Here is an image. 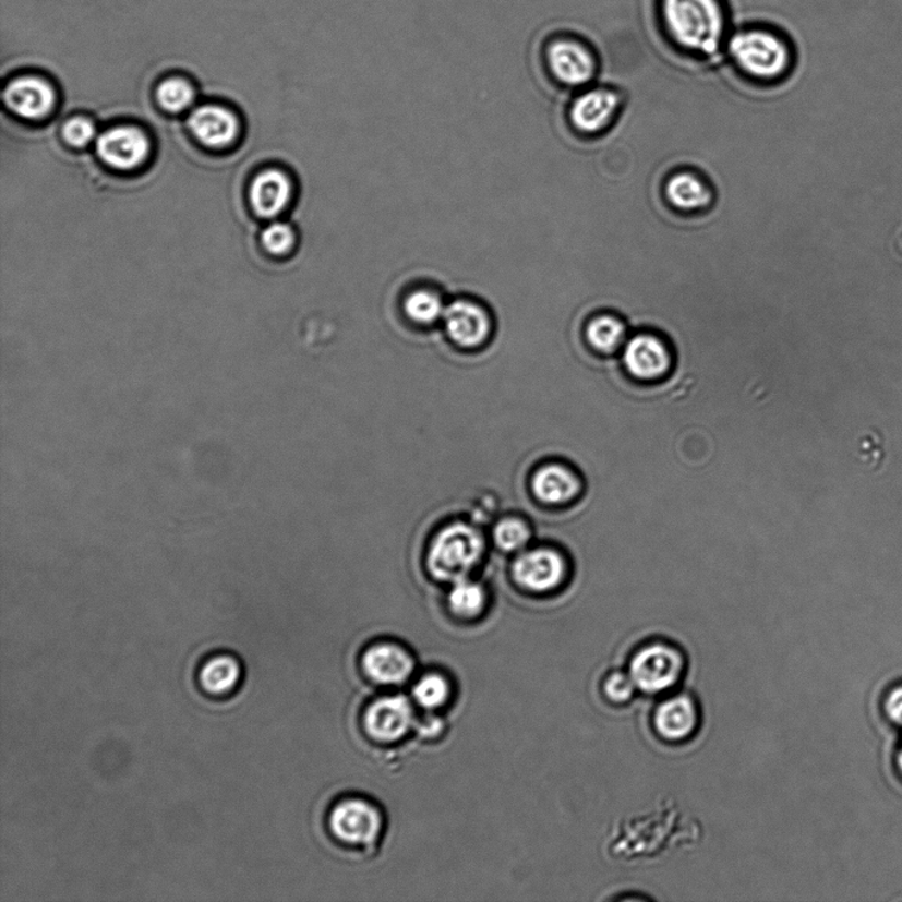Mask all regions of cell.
Returning a JSON list of instances; mask_svg holds the SVG:
<instances>
[{"label":"cell","instance_id":"6da1fadb","mask_svg":"<svg viewBox=\"0 0 902 902\" xmlns=\"http://www.w3.org/2000/svg\"><path fill=\"white\" fill-rule=\"evenodd\" d=\"M658 36L669 48L695 59H713L730 39L729 0H651Z\"/></svg>","mask_w":902,"mask_h":902},{"label":"cell","instance_id":"7a4b0ae2","mask_svg":"<svg viewBox=\"0 0 902 902\" xmlns=\"http://www.w3.org/2000/svg\"><path fill=\"white\" fill-rule=\"evenodd\" d=\"M780 27L755 22L732 29L724 51L738 71L756 80H777L791 69L793 46Z\"/></svg>","mask_w":902,"mask_h":902},{"label":"cell","instance_id":"3957f363","mask_svg":"<svg viewBox=\"0 0 902 902\" xmlns=\"http://www.w3.org/2000/svg\"><path fill=\"white\" fill-rule=\"evenodd\" d=\"M486 553L484 534L474 525L456 521L438 530L430 543L425 568L437 581L468 579Z\"/></svg>","mask_w":902,"mask_h":902},{"label":"cell","instance_id":"277c9868","mask_svg":"<svg viewBox=\"0 0 902 902\" xmlns=\"http://www.w3.org/2000/svg\"><path fill=\"white\" fill-rule=\"evenodd\" d=\"M687 660L675 644L654 640L641 645L632 654L628 673L637 690L661 695L674 690L685 678Z\"/></svg>","mask_w":902,"mask_h":902},{"label":"cell","instance_id":"5b68a950","mask_svg":"<svg viewBox=\"0 0 902 902\" xmlns=\"http://www.w3.org/2000/svg\"><path fill=\"white\" fill-rule=\"evenodd\" d=\"M544 60L553 76L566 86H582L597 76L599 60L592 43L572 33L557 34L546 43Z\"/></svg>","mask_w":902,"mask_h":902},{"label":"cell","instance_id":"8992f818","mask_svg":"<svg viewBox=\"0 0 902 902\" xmlns=\"http://www.w3.org/2000/svg\"><path fill=\"white\" fill-rule=\"evenodd\" d=\"M568 562L560 550L536 548L519 554L512 565L513 580L531 593L546 594L568 578Z\"/></svg>","mask_w":902,"mask_h":902},{"label":"cell","instance_id":"52a82bcc","mask_svg":"<svg viewBox=\"0 0 902 902\" xmlns=\"http://www.w3.org/2000/svg\"><path fill=\"white\" fill-rule=\"evenodd\" d=\"M701 713L698 700L688 693L670 695L657 705L653 729L669 744L690 742L698 734Z\"/></svg>","mask_w":902,"mask_h":902},{"label":"cell","instance_id":"ba28073f","mask_svg":"<svg viewBox=\"0 0 902 902\" xmlns=\"http://www.w3.org/2000/svg\"><path fill=\"white\" fill-rule=\"evenodd\" d=\"M330 829L342 842L371 844L381 834L382 819L380 813L366 802L350 799L332 811Z\"/></svg>","mask_w":902,"mask_h":902},{"label":"cell","instance_id":"9c48e42d","mask_svg":"<svg viewBox=\"0 0 902 902\" xmlns=\"http://www.w3.org/2000/svg\"><path fill=\"white\" fill-rule=\"evenodd\" d=\"M530 491L542 505L565 506L580 497L582 481L573 468L561 462H549L531 474Z\"/></svg>","mask_w":902,"mask_h":902},{"label":"cell","instance_id":"30bf717a","mask_svg":"<svg viewBox=\"0 0 902 902\" xmlns=\"http://www.w3.org/2000/svg\"><path fill=\"white\" fill-rule=\"evenodd\" d=\"M623 360L626 372L642 382L660 381L672 368L665 344L651 335H638L626 342Z\"/></svg>","mask_w":902,"mask_h":902},{"label":"cell","instance_id":"8fae6325","mask_svg":"<svg viewBox=\"0 0 902 902\" xmlns=\"http://www.w3.org/2000/svg\"><path fill=\"white\" fill-rule=\"evenodd\" d=\"M443 318L450 340L461 348H478L491 334V321L486 312L466 300H457L446 306Z\"/></svg>","mask_w":902,"mask_h":902},{"label":"cell","instance_id":"7c38bea8","mask_svg":"<svg viewBox=\"0 0 902 902\" xmlns=\"http://www.w3.org/2000/svg\"><path fill=\"white\" fill-rule=\"evenodd\" d=\"M97 152L105 163L118 169L141 166L149 153L146 135L134 128H116L98 137Z\"/></svg>","mask_w":902,"mask_h":902},{"label":"cell","instance_id":"4fadbf2b","mask_svg":"<svg viewBox=\"0 0 902 902\" xmlns=\"http://www.w3.org/2000/svg\"><path fill=\"white\" fill-rule=\"evenodd\" d=\"M4 103L17 116L39 119L52 111L55 92L52 86L40 77H21L5 87Z\"/></svg>","mask_w":902,"mask_h":902},{"label":"cell","instance_id":"5bb4252c","mask_svg":"<svg viewBox=\"0 0 902 902\" xmlns=\"http://www.w3.org/2000/svg\"><path fill=\"white\" fill-rule=\"evenodd\" d=\"M366 730L380 742L392 743L402 738L412 724V710L402 697L375 701L365 718Z\"/></svg>","mask_w":902,"mask_h":902},{"label":"cell","instance_id":"9a60e30c","mask_svg":"<svg viewBox=\"0 0 902 902\" xmlns=\"http://www.w3.org/2000/svg\"><path fill=\"white\" fill-rule=\"evenodd\" d=\"M363 668L378 684L400 685L410 678L413 661L407 651L396 645H378L366 651Z\"/></svg>","mask_w":902,"mask_h":902},{"label":"cell","instance_id":"2e32d148","mask_svg":"<svg viewBox=\"0 0 902 902\" xmlns=\"http://www.w3.org/2000/svg\"><path fill=\"white\" fill-rule=\"evenodd\" d=\"M618 104L620 98L615 92L610 89L588 91L576 98L573 105V123L585 133H598L611 122Z\"/></svg>","mask_w":902,"mask_h":902},{"label":"cell","instance_id":"e0dca14e","mask_svg":"<svg viewBox=\"0 0 902 902\" xmlns=\"http://www.w3.org/2000/svg\"><path fill=\"white\" fill-rule=\"evenodd\" d=\"M190 129L205 146L218 148L233 142L238 123L229 110L218 106H203L192 112Z\"/></svg>","mask_w":902,"mask_h":902},{"label":"cell","instance_id":"ac0fdd59","mask_svg":"<svg viewBox=\"0 0 902 902\" xmlns=\"http://www.w3.org/2000/svg\"><path fill=\"white\" fill-rule=\"evenodd\" d=\"M242 675L241 661L236 656L219 653L208 658L200 668L199 685L209 697H228L240 686Z\"/></svg>","mask_w":902,"mask_h":902},{"label":"cell","instance_id":"d6986e66","mask_svg":"<svg viewBox=\"0 0 902 902\" xmlns=\"http://www.w3.org/2000/svg\"><path fill=\"white\" fill-rule=\"evenodd\" d=\"M292 185L290 179L278 169H268L256 177L252 185V203L262 217H275L290 202Z\"/></svg>","mask_w":902,"mask_h":902},{"label":"cell","instance_id":"ffe728a7","mask_svg":"<svg viewBox=\"0 0 902 902\" xmlns=\"http://www.w3.org/2000/svg\"><path fill=\"white\" fill-rule=\"evenodd\" d=\"M669 202L681 211H698L711 202V193L690 173L675 175L666 187Z\"/></svg>","mask_w":902,"mask_h":902},{"label":"cell","instance_id":"44dd1931","mask_svg":"<svg viewBox=\"0 0 902 902\" xmlns=\"http://www.w3.org/2000/svg\"><path fill=\"white\" fill-rule=\"evenodd\" d=\"M485 587L469 579L456 581L448 593L450 612L462 618H474L484 612L486 606Z\"/></svg>","mask_w":902,"mask_h":902},{"label":"cell","instance_id":"7402d4cb","mask_svg":"<svg viewBox=\"0 0 902 902\" xmlns=\"http://www.w3.org/2000/svg\"><path fill=\"white\" fill-rule=\"evenodd\" d=\"M625 335L624 324L611 316L594 318L587 328L588 342L604 354L616 353L624 346Z\"/></svg>","mask_w":902,"mask_h":902},{"label":"cell","instance_id":"603a6c76","mask_svg":"<svg viewBox=\"0 0 902 902\" xmlns=\"http://www.w3.org/2000/svg\"><path fill=\"white\" fill-rule=\"evenodd\" d=\"M494 544L503 553H518L530 543L532 530L526 519L510 516L501 518L492 532Z\"/></svg>","mask_w":902,"mask_h":902},{"label":"cell","instance_id":"cb8c5ba5","mask_svg":"<svg viewBox=\"0 0 902 902\" xmlns=\"http://www.w3.org/2000/svg\"><path fill=\"white\" fill-rule=\"evenodd\" d=\"M405 311L411 321L419 324H432L444 316V306L441 297L431 291H416L407 298Z\"/></svg>","mask_w":902,"mask_h":902},{"label":"cell","instance_id":"d4e9b609","mask_svg":"<svg viewBox=\"0 0 902 902\" xmlns=\"http://www.w3.org/2000/svg\"><path fill=\"white\" fill-rule=\"evenodd\" d=\"M193 87L181 79H169L158 89V101L168 111H183L193 103Z\"/></svg>","mask_w":902,"mask_h":902},{"label":"cell","instance_id":"484cf974","mask_svg":"<svg viewBox=\"0 0 902 902\" xmlns=\"http://www.w3.org/2000/svg\"><path fill=\"white\" fill-rule=\"evenodd\" d=\"M606 701L615 706H624L635 698L637 686L628 672H612L608 674L601 686Z\"/></svg>","mask_w":902,"mask_h":902},{"label":"cell","instance_id":"4316f807","mask_svg":"<svg viewBox=\"0 0 902 902\" xmlns=\"http://www.w3.org/2000/svg\"><path fill=\"white\" fill-rule=\"evenodd\" d=\"M449 688L447 682L438 675H428L413 688V697L425 709H436L447 700Z\"/></svg>","mask_w":902,"mask_h":902},{"label":"cell","instance_id":"83f0119b","mask_svg":"<svg viewBox=\"0 0 902 902\" xmlns=\"http://www.w3.org/2000/svg\"><path fill=\"white\" fill-rule=\"evenodd\" d=\"M263 245L272 254H286L290 252L296 243V233L291 227L284 223H275L268 225L265 231H263L262 236Z\"/></svg>","mask_w":902,"mask_h":902},{"label":"cell","instance_id":"f1b7e54d","mask_svg":"<svg viewBox=\"0 0 902 902\" xmlns=\"http://www.w3.org/2000/svg\"><path fill=\"white\" fill-rule=\"evenodd\" d=\"M64 136L73 146L83 147L94 140L96 128L85 118H73L65 124Z\"/></svg>","mask_w":902,"mask_h":902},{"label":"cell","instance_id":"f546056e","mask_svg":"<svg viewBox=\"0 0 902 902\" xmlns=\"http://www.w3.org/2000/svg\"><path fill=\"white\" fill-rule=\"evenodd\" d=\"M886 712L893 724L902 726V686L893 688L888 694Z\"/></svg>","mask_w":902,"mask_h":902},{"label":"cell","instance_id":"4dcf8cb0","mask_svg":"<svg viewBox=\"0 0 902 902\" xmlns=\"http://www.w3.org/2000/svg\"><path fill=\"white\" fill-rule=\"evenodd\" d=\"M895 762H898V768H899L900 773L902 775V744H901V747L898 751V757H895Z\"/></svg>","mask_w":902,"mask_h":902},{"label":"cell","instance_id":"1f68e13d","mask_svg":"<svg viewBox=\"0 0 902 902\" xmlns=\"http://www.w3.org/2000/svg\"><path fill=\"white\" fill-rule=\"evenodd\" d=\"M344 384H346V382H344ZM341 396H342V393H341ZM340 402H341V399H340ZM338 409H340V406H338ZM337 416H338V412H337ZM336 423H337V421H336ZM335 430H336V428H335ZM334 437H335V435H334ZM332 446H334V443H332ZM330 454H332V450H330ZM329 460H330V457H329ZM328 468H329V466H328Z\"/></svg>","mask_w":902,"mask_h":902}]
</instances>
